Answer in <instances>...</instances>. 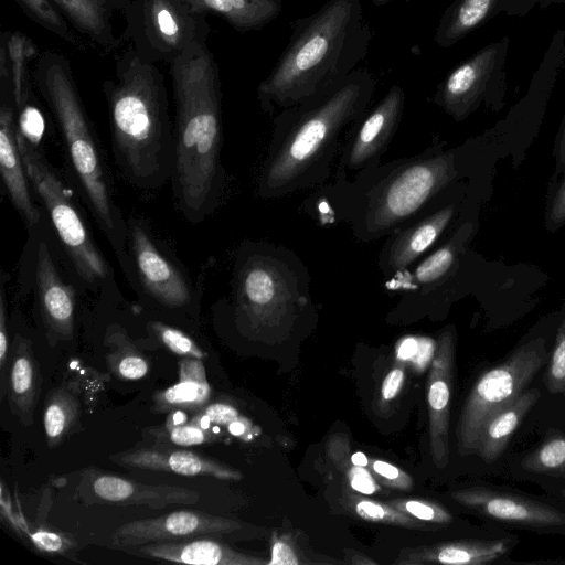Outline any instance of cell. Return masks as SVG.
I'll list each match as a JSON object with an SVG mask.
<instances>
[{
	"label": "cell",
	"mask_w": 565,
	"mask_h": 565,
	"mask_svg": "<svg viewBox=\"0 0 565 565\" xmlns=\"http://www.w3.org/2000/svg\"><path fill=\"white\" fill-rule=\"evenodd\" d=\"M371 39L361 0H328L294 21L285 50L257 87L262 109L274 114L341 81L367 55Z\"/></svg>",
	"instance_id": "2"
},
{
	"label": "cell",
	"mask_w": 565,
	"mask_h": 565,
	"mask_svg": "<svg viewBox=\"0 0 565 565\" xmlns=\"http://www.w3.org/2000/svg\"><path fill=\"white\" fill-rule=\"evenodd\" d=\"M343 507L353 515L374 523H385L406 527H420L419 520L397 510L390 503H381L358 497L351 492L345 493Z\"/></svg>",
	"instance_id": "35"
},
{
	"label": "cell",
	"mask_w": 565,
	"mask_h": 565,
	"mask_svg": "<svg viewBox=\"0 0 565 565\" xmlns=\"http://www.w3.org/2000/svg\"><path fill=\"white\" fill-rule=\"evenodd\" d=\"M35 23L61 40L86 51L88 43L72 28L70 22L51 0H14Z\"/></svg>",
	"instance_id": "33"
},
{
	"label": "cell",
	"mask_w": 565,
	"mask_h": 565,
	"mask_svg": "<svg viewBox=\"0 0 565 565\" xmlns=\"http://www.w3.org/2000/svg\"><path fill=\"white\" fill-rule=\"evenodd\" d=\"M451 498L487 518L530 527H552L565 524V514L547 504L488 488H467Z\"/></svg>",
	"instance_id": "17"
},
{
	"label": "cell",
	"mask_w": 565,
	"mask_h": 565,
	"mask_svg": "<svg viewBox=\"0 0 565 565\" xmlns=\"http://www.w3.org/2000/svg\"><path fill=\"white\" fill-rule=\"evenodd\" d=\"M242 525L235 520L201 511L180 510L157 518L120 525L113 534L117 546L135 547L148 543L171 542L193 536L230 533Z\"/></svg>",
	"instance_id": "13"
},
{
	"label": "cell",
	"mask_w": 565,
	"mask_h": 565,
	"mask_svg": "<svg viewBox=\"0 0 565 565\" xmlns=\"http://www.w3.org/2000/svg\"><path fill=\"white\" fill-rule=\"evenodd\" d=\"M103 90L126 171L137 181L151 180L160 171L169 135L163 74L130 45L117 57L115 77L103 82Z\"/></svg>",
	"instance_id": "5"
},
{
	"label": "cell",
	"mask_w": 565,
	"mask_h": 565,
	"mask_svg": "<svg viewBox=\"0 0 565 565\" xmlns=\"http://www.w3.org/2000/svg\"><path fill=\"white\" fill-rule=\"evenodd\" d=\"M40 311L47 330L62 339L74 331V292L60 277L45 242H40L35 269Z\"/></svg>",
	"instance_id": "21"
},
{
	"label": "cell",
	"mask_w": 565,
	"mask_h": 565,
	"mask_svg": "<svg viewBox=\"0 0 565 565\" xmlns=\"http://www.w3.org/2000/svg\"><path fill=\"white\" fill-rule=\"evenodd\" d=\"M404 383V370L395 367L385 376L381 393L384 399H393L401 391Z\"/></svg>",
	"instance_id": "51"
},
{
	"label": "cell",
	"mask_w": 565,
	"mask_h": 565,
	"mask_svg": "<svg viewBox=\"0 0 565 565\" xmlns=\"http://www.w3.org/2000/svg\"><path fill=\"white\" fill-rule=\"evenodd\" d=\"M498 0H457L443 14L434 40L449 47L477 28L491 12Z\"/></svg>",
	"instance_id": "31"
},
{
	"label": "cell",
	"mask_w": 565,
	"mask_h": 565,
	"mask_svg": "<svg viewBox=\"0 0 565 565\" xmlns=\"http://www.w3.org/2000/svg\"><path fill=\"white\" fill-rule=\"evenodd\" d=\"M270 565H298L300 564L297 554L291 545L282 539H277L273 543Z\"/></svg>",
	"instance_id": "50"
},
{
	"label": "cell",
	"mask_w": 565,
	"mask_h": 565,
	"mask_svg": "<svg viewBox=\"0 0 565 565\" xmlns=\"http://www.w3.org/2000/svg\"><path fill=\"white\" fill-rule=\"evenodd\" d=\"M499 45H489L454 68L438 85L434 103L456 121L479 106L497 66Z\"/></svg>",
	"instance_id": "16"
},
{
	"label": "cell",
	"mask_w": 565,
	"mask_h": 565,
	"mask_svg": "<svg viewBox=\"0 0 565 565\" xmlns=\"http://www.w3.org/2000/svg\"><path fill=\"white\" fill-rule=\"evenodd\" d=\"M150 433L166 443L169 441L178 446L202 445L215 439V435L211 429H206L193 422L166 426L158 430L150 429Z\"/></svg>",
	"instance_id": "39"
},
{
	"label": "cell",
	"mask_w": 565,
	"mask_h": 565,
	"mask_svg": "<svg viewBox=\"0 0 565 565\" xmlns=\"http://www.w3.org/2000/svg\"><path fill=\"white\" fill-rule=\"evenodd\" d=\"M419 337H405L396 347V358L403 362H411L418 350Z\"/></svg>",
	"instance_id": "54"
},
{
	"label": "cell",
	"mask_w": 565,
	"mask_h": 565,
	"mask_svg": "<svg viewBox=\"0 0 565 565\" xmlns=\"http://www.w3.org/2000/svg\"><path fill=\"white\" fill-rule=\"evenodd\" d=\"M41 386L38 362L28 339L15 338L8 380V401L24 425H30Z\"/></svg>",
	"instance_id": "26"
},
{
	"label": "cell",
	"mask_w": 565,
	"mask_h": 565,
	"mask_svg": "<svg viewBox=\"0 0 565 565\" xmlns=\"http://www.w3.org/2000/svg\"><path fill=\"white\" fill-rule=\"evenodd\" d=\"M370 465L374 473L377 476L376 478L380 483L395 489H412V478L396 466L375 459H373Z\"/></svg>",
	"instance_id": "42"
},
{
	"label": "cell",
	"mask_w": 565,
	"mask_h": 565,
	"mask_svg": "<svg viewBox=\"0 0 565 565\" xmlns=\"http://www.w3.org/2000/svg\"><path fill=\"white\" fill-rule=\"evenodd\" d=\"M131 247L145 289L164 306L182 307L191 300V288L181 273L156 247L139 225H132Z\"/></svg>",
	"instance_id": "18"
},
{
	"label": "cell",
	"mask_w": 565,
	"mask_h": 565,
	"mask_svg": "<svg viewBox=\"0 0 565 565\" xmlns=\"http://www.w3.org/2000/svg\"><path fill=\"white\" fill-rule=\"evenodd\" d=\"M124 15V41L153 64L171 65L190 45L206 42L211 32L206 15L188 0H130Z\"/></svg>",
	"instance_id": "8"
},
{
	"label": "cell",
	"mask_w": 565,
	"mask_h": 565,
	"mask_svg": "<svg viewBox=\"0 0 565 565\" xmlns=\"http://www.w3.org/2000/svg\"><path fill=\"white\" fill-rule=\"evenodd\" d=\"M72 28L95 52L108 55L122 43L113 19L118 12L114 0H51Z\"/></svg>",
	"instance_id": "23"
},
{
	"label": "cell",
	"mask_w": 565,
	"mask_h": 565,
	"mask_svg": "<svg viewBox=\"0 0 565 565\" xmlns=\"http://www.w3.org/2000/svg\"><path fill=\"white\" fill-rule=\"evenodd\" d=\"M375 6L383 7L392 2V0H371Z\"/></svg>",
	"instance_id": "57"
},
{
	"label": "cell",
	"mask_w": 565,
	"mask_h": 565,
	"mask_svg": "<svg viewBox=\"0 0 565 565\" xmlns=\"http://www.w3.org/2000/svg\"><path fill=\"white\" fill-rule=\"evenodd\" d=\"M107 361L113 373L122 380H140L149 372L148 361L131 344H120Z\"/></svg>",
	"instance_id": "36"
},
{
	"label": "cell",
	"mask_w": 565,
	"mask_h": 565,
	"mask_svg": "<svg viewBox=\"0 0 565 565\" xmlns=\"http://www.w3.org/2000/svg\"><path fill=\"white\" fill-rule=\"evenodd\" d=\"M437 348V341L428 337H419L418 350L411 360L414 369L423 372L431 364Z\"/></svg>",
	"instance_id": "49"
},
{
	"label": "cell",
	"mask_w": 565,
	"mask_h": 565,
	"mask_svg": "<svg viewBox=\"0 0 565 565\" xmlns=\"http://www.w3.org/2000/svg\"><path fill=\"white\" fill-rule=\"evenodd\" d=\"M32 77L63 134L73 168L106 231L116 223L104 169L68 58L56 51L40 54Z\"/></svg>",
	"instance_id": "6"
},
{
	"label": "cell",
	"mask_w": 565,
	"mask_h": 565,
	"mask_svg": "<svg viewBox=\"0 0 565 565\" xmlns=\"http://www.w3.org/2000/svg\"><path fill=\"white\" fill-rule=\"evenodd\" d=\"M529 472L565 478V433L555 431L522 460Z\"/></svg>",
	"instance_id": "34"
},
{
	"label": "cell",
	"mask_w": 565,
	"mask_h": 565,
	"mask_svg": "<svg viewBox=\"0 0 565 565\" xmlns=\"http://www.w3.org/2000/svg\"><path fill=\"white\" fill-rule=\"evenodd\" d=\"M404 88L393 84L379 103L351 126L341 149L338 173L380 166L404 114Z\"/></svg>",
	"instance_id": "11"
},
{
	"label": "cell",
	"mask_w": 565,
	"mask_h": 565,
	"mask_svg": "<svg viewBox=\"0 0 565 565\" xmlns=\"http://www.w3.org/2000/svg\"><path fill=\"white\" fill-rule=\"evenodd\" d=\"M0 171L15 209L30 226L39 223L40 213L31 200L26 171L18 148L14 103L11 85L0 84Z\"/></svg>",
	"instance_id": "19"
},
{
	"label": "cell",
	"mask_w": 565,
	"mask_h": 565,
	"mask_svg": "<svg viewBox=\"0 0 565 565\" xmlns=\"http://www.w3.org/2000/svg\"><path fill=\"white\" fill-rule=\"evenodd\" d=\"M211 397L202 360L185 358L179 364V382L153 396L158 412L203 408Z\"/></svg>",
	"instance_id": "29"
},
{
	"label": "cell",
	"mask_w": 565,
	"mask_h": 565,
	"mask_svg": "<svg viewBox=\"0 0 565 565\" xmlns=\"http://www.w3.org/2000/svg\"><path fill=\"white\" fill-rule=\"evenodd\" d=\"M28 535L33 545L42 552L64 553L71 548V540L56 532L39 529L34 532L29 531Z\"/></svg>",
	"instance_id": "44"
},
{
	"label": "cell",
	"mask_w": 565,
	"mask_h": 565,
	"mask_svg": "<svg viewBox=\"0 0 565 565\" xmlns=\"http://www.w3.org/2000/svg\"><path fill=\"white\" fill-rule=\"evenodd\" d=\"M19 111L20 119L18 129L31 143H33L43 132V117L40 110L30 104V99Z\"/></svg>",
	"instance_id": "43"
},
{
	"label": "cell",
	"mask_w": 565,
	"mask_h": 565,
	"mask_svg": "<svg viewBox=\"0 0 565 565\" xmlns=\"http://www.w3.org/2000/svg\"><path fill=\"white\" fill-rule=\"evenodd\" d=\"M0 507H1V515L6 519L10 526L13 527L18 533H28V526L21 515V513H17L13 509V502L11 500L10 493L6 488L3 481H1V494H0Z\"/></svg>",
	"instance_id": "48"
},
{
	"label": "cell",
	"mask_w": 565,
	"mask_h": 565,
	"mask_svg": "<svg viewBox=\"0 0 565 565\" xmlns=\"http://www.w3.org/2000/svg\"><path fill=\"white\" fill-rule=\"evenodd\" d=\"M150 329L166 348L178 355L200 360L207 356L193 339L173 327L156 321L150 323Z\"/></svg>",
	"instance_id": "38"
},
{
	"label": "cell",
	"mask_w": 565,
	"mask_h": 565,
	"mask_svg": "<svg viewBox=\"0 0 565 565\" xmlns=\"http://www.w3.org/2000/svg\"><path fill=\"white\" fill-rule=\"evenodd\" d=\"M350 447L348 440L341 435L330 437L328 441V454L339 470L345 472L352 465L349 457Z\"/></svg>",
	"instance_id": "47"
},
{
	"label": "cell",
	"mask_w": 565,
	"mask_h": 565,
	"mask_svg": "<svg viewBox=\"0 0 565 565\" xmlns=\"http://www.w3.org/2000/svg\"><path fill=\"white\" fill-rule=\"evenodd\" d=\"M456 154L436 148L366 167L349 184L348 220L363 242L390 236L425 212L458 178ZM342 179V178H341Z\"/></svg>",
	"instance_id": "4"
},
{
	"label": "cell",
	"mask_w": 565,
	"mask_h": 565,
	"mask_svg": "<svg viewBox=\"0 0 565 565\" xmlns=\"http://www.w3.org/2000/svg\"><path fill=\"white\" fill-rule=\"evenodd\" d=\"M308 284L306 267L291 250L262 244L236 271L237 319L254 333L288 326L310 305Z\"/></svg>",
	"instance_id": "7"
},
{
	"label": "cell",
	"mask_w": 565,
	"mask_h": 565,
	"mask_svg": "<svg viewBox=\"0 0 565 565\" xmlns=\"http://www.w3.org/2000/svg\"><path fill=\"white\" fill-rule=\"evenodd\" d=\"M473 232L472 222L462 223L446 243L418 262L413 270L393 281V288L398 287L403 299L411 302L428 301L447 291V285L455 277Z\"/></svg>",
	"instance_id": "14"
},
{
	"label": "cell",
	"mask_w": 565,
	"mask_h": 565,
	"mask_svg": "<svg viewBox=\"0 0 565 565\" xmlns=\"http://www.w3.org/2000/svg\"><path fill=\"white\" fill-rule=\"evenodd\" d=\"M562 497L565 498V490L562 491Z\"/></svg>",
	"instance_id": "58"
},
{
	"label": "cell",
	"mask_w": 565,
	"mask_h": 565,
	"mask_svg": "<svg viewBox=\"0 0 565 565\" xmlns=\"http://www.w3.org/2000/svg\"><path fill=\"white\" fill-rule=\"evenodd\" d=\"M9 340H8V327L6 316V301L3 288L0 292V370L3 376L4 364L8 358Z\"/></svg>",
	"instance_id": "52"
},
{
	"label": "cell",
	"mask_w": 565,
	"mask_h": 565,
	"mask_svg": "<svg viewBox=\"0 0 565 565\" xmlns=\"http://www.w3.org/2000/svg\"><path fill=\"white\" fill-rule=\"evenodd\" d=\"M40 56L38 45L21 31H3L0 36V64L7 66L15 110L31 97L30 61Z\"/></svg>",
	"instance_id": "30"
},
{
	"label": "cell",
	"mask_w": 565,
	"mask_h": 565,
	"mask_svg": "<svg viewBox=\"0 0 565 565\" xmlns=\"http://www.w3.org/2000/svg\"><path fill=\"white\" fill-rule=\"evenodd\" d=\"M135 551L149 558L194 565H259L264 559L234 551L207 539L182 542H157L135 546Z\"/></svg>",
	"instance_id": "24"
},
{
	"label": "cell",
	"mask_w": 565,
	"mask_h": 565,
	"mask_svg": "<svg viewBox=\"0 0 565 565\" xmlns=\"http://www.w3.org/2000/svg\"><path fill=\"white\" fill-rule=\"evenodd\" d=\"M544 225L550 233H555L565 226V172L562 179L550 190Z\"/></svg>",
	"instance_id": "41"
},
{
	"label": "cell",
	"mask_w": 565,
	"mask_h": 565,
	"mask_svg": "<svg viewBox=\"0 0 565 565\" xmlns=\"http://www.w3.org/2000/svg\"><path fill=\"white\" fill-rule=\"evenodd\" d=\"M200 414L204 415L212 424L230 426L233 422L243 418L239 412L230 404L214 403L203 407Z\"/></svg>",
	"instance_id": "46"
},
{
	"label": "cell",
	"mask_w": 565,
	"mask_h": 565,
	"mask_svg": "<svg viewBox=\"0 0 565 565\" xmlns=\"http://www.w3.org/2000/svg\"><path fill=\"white\" fill-rule=\"evenodd\" d=\"M456 337L445 329L437 340L428 377L429 450L437 468L449 460V411L454 376Z\"/></svg>",
	"instance_id": "15"
},
{
	"label": "cell",
	"mask_w": 565,
	"mask_h": 565,
	"mask_svg": "<svg viewBox=\"0 0 565 565\" xmlns=\"http://www.w3.org/2000/svg\"><path fill=\"white\" fill-rule=\"evenodd\" d=\"M110 460L129 468L186 477L207 476L221 480H241L243 477L232 467L189 450L139 448L110 456Z\"/></svg>",
	"instance_id": "20"
},
{
	"label": "cell",
	"mask_w": 565,
	"mask_h": 565,
	"mask_svg": "<svg viewBox=\"0 0 565 565\" xmlns=\"http://www.w3.org/2000/svg\"><path fill=\"white\" fill-rule=\"evenodd\" d=\"M92 491L102 502L118 505H147L162 509L193 504L199 492L169 484H146L115 475H98L92 480Z\"/></svg>",
	"instance_id": "22"
},
{
	"label": "cell",
	"mask_w": 565,
	"mask_h": 565,
	"mask_svg": "<svg viewBox=\"0 0 565 565\" xmlns=\"http://www.w3.org/2000/svg\"><path fill=\"white\" fill-rule=\"evenodd\" d=\"M397 510L424 522L446 525L452 521V515L441 505L415 499H397L388 502Z\"/></svg>",
	"instance_id": "40"
},
{
	"label": "cell",
	"mask_w": 565,
	"mask_h": 565,
	"mask_svg": "<svg viewBox=\"0 0 565 565\" xmlns=\"http://www.w3.org/2000/svg\"><path fill=\"white\" fill-rule=\"evenodd\" d=\"M375 77L358 67L341 81L281 109L274 118L257 192L280 199L322 184L330 175L340 139L369 109Z\"/></svg>",
	"instance_id": "1"
},
{
	"label": "cell",
	"mask_w": 565,
	"mask_h": 565,
	"mask_svg": "<svg viewBox=\"0 0 565 565\" xmlns=\"http://www.w3.org/2000/svg\"><path fill=\"white\" fill-rule=\"evenodd\" d=\"M114 1H115L116 6H117L118 12L124 13V11H125V9L128 6L130 0H114Z\"/></svg>",
	"instance_id": "56"
},
{
	"label": "cell",
	"mask_w": 565,
	"mask_h": 565,
	"mask_svg": "<svg viewBox=\"0 0 565 565\" xmlns=\"http://www.w3.org/2000/svg\"><path fill=\"white\" fill-rule=\"evenodd\" d=\"M200 13L214 14L238 32L263 29L282 11V0H188Z\"/></svg>",
	"instance_id": "28"
},
{
	"label": "cell",
	"mask_w": 565,
	"mask_h": 565,
	"mask_svg": "<svg viewBox=\"0 0 565 565\" xmlns=\"http://www.w3.org/2000/svg\"><path fill=\"white\" fill-rule=\"evenodd\" d=\"M344 473L355 492L370 495L379 490L376 481L365 467L351 465Z\"/></svg>",
	"instance_id": "45"
},
{
	"label": "cell",
	"mask_w": 565,
	"mask_h": 565,
	"mask_svg": "<svg viewBox=\"0 0 565 565\" xmlns=\"http://www.w3.org/2000/svg\"><path fill=\"white\" fill-rule=\"evenodd\" d=\"M437 199L409 224L390 235L381 248L377 265L386 280L393 282L409 270L452 223L457 202L439 205Z\"/></svg>",
	"instance_id": "12"
},
{
	"label": "cell",
	"mask_w": 565,
	"mask_h": 565,
	"mask_svg": "<svg viewBox=\"0 0 565 565\" xmlns=\"http://www.w3.org/2000/svg\"><path fill=\"white\" fill-rule=\"evenodd\" d=\"M177 108V182L182 206L203 211L220 186L222 86L206 42L190 45L171 65Z\"/></svg>",
	"instance_id": "3"
},
{
	"label": "cell",
	"mask_w": 565,
	"mask_h": 565,
	"mask_svg": "<svg viewBox=\"0 0 565 565\" xmlns=\"http://www.w3.org/2000/svg\"><path fill=\"white\" fill-rule=\"evenodd\" d=\"M546 362L545 340L536 337L480 375L471 387L458 420L457 444L460 455L476 454L479 434L487 419L523 393Z\"/></svg>",
	"instance_id": "9"
},
{
	"label": "cell",
	"mask_w": 565,
	"mask_h": 565,
	"mask_svg": "<svg viewBox=\"0 0 565 565\" xmlns=\"http://www.w3.org/2000/svg\"><path fill=\"white\" fill-rule=\"evenodd\" d=\"M15 136L29 181L44 202L60 241L78 275L88 284L104 280L109 274L108 265L94 245L62 182L18 128Z\"/></svg>",
	"instance_id": "10"
},
{
	"label": "cell",
	"mask_w": 565,
	"mask_h": 565,
	"mask_svg": "<svg viewBox=\"0 0 565 565\" xmlns=\"http://www.w3.org/2000/svg\"><path fill=\"white\" fill-rule=\"evenodd\" d=\"M350 460L354 466L366 467L370 463L369 458L361 451L351 455Z\"/></svg>",
	"instance_id": "55"
},
{
	"label": "cell",
	"mask_w": 565,
	"mask_h": 565,
	"mask_svg": "<svg viewBox=\"0 0 565 565\" xmlns=\"http://www.w3.org/2000/svg\"><path fill=\"white\" fill-rule=\"evenodd\" d=\"M79 415V402L73 390L60 386L50 392L43 411V426L50 447L68 435Z\"/></svg>",
	"instance_id": "32"
},
{
	"label": "cell",
	"mask_w": 565,
	"mask_h": 565,
	"mask_svg": "<svg viewBox=\"0 0 565 565\" xmlns=\"http://www.w3.org/2000/svg\"><path fill=\"white\" fill-rule=\"evenodd\" d=\"M510 545L502 540L446 542L412 551L402 564L441 563L481 565L492 563L508 553Z\"/></svg>",
	"instance_id": "27"
},
{
	"label": "cell",
	"mask_w": 565,
	"mask_h": 565,
	"mask_svg": "<svg viewBox=\"0 0 565 565\" xmlns=\"http://www.w3.org/2000/svg\"><path fill=\"white\" fill-rule=\"evenodd\" d=\"M541 395L537 388H529L514 401L492 414L482 426L476 454L486 462H494L507 449L512 436Z\"/></svg>",
	"instance_id": "25"
},
{
	"label": "cell",
	"mask_w": 565,
	"mask_h": 565,
	"mask_svg": "<svg viewBox=\"0 0 565 565\" xmlns=\"http://www.w3.org/2000/svg\"><path fill=\"white\" fill-rule=\"evenodd\" d=\"M553 156L555 160V175L557 177L565 172V115L555 137Z\"/></svg>",
	"instance_id": "53"
},
{
	"label": "cell",
	"mask_w": 565,
	"mask_h": 565,
	"mask_svg": "<svg viewBox=\"0 0 565 565\" xmlns=\"http://www.w3.org/2000/svg\"><path fill=\"white\" fill-rule=\"evenodd\" d=\"M543 383L551 394L565 395V312L557 329Z\"/></svg>",
	"instance_id": "37"
}]
</instances>
